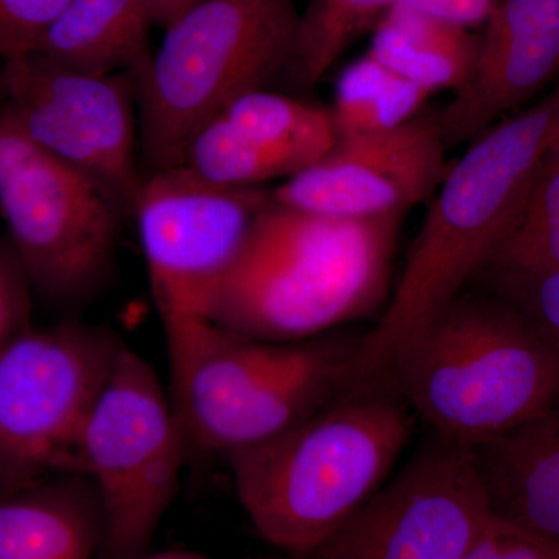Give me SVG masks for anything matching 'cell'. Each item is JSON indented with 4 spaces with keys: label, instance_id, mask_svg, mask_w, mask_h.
<instances>
[{
    "label": "cell",
    "instance_id": "cell-30",
    "mask_svg": "<svg viewBox=\"0 0 559 559\" xmlns=\"http://www.w3.org/2000/svg\"><path fill=\"white\" fill-rule=\"evenodd\" d=\"M135 559H212L205 557V555L197 554V551L190 550H168L162 551V554L142 555V557Z\"/></svg>",
    "mask_w": 559,
    "mask_h": 559
},
{
    "label": "cell",
    "instance_id": "cell-17",
    "mask_svg": "<svg viewBox=\"0 0 559 559\" xmlns=\"http://www.w3.org/2000/svg\"><path fill=\"white\" fill-rule=\"evenodd\" d=\"M153 24L145 0H70L33 53L76 72L135 76L148 64Z\"/></svg>",
    "mask_w": 559,
    "mask_h": 559
},
{
    "label": "cell",
    "instance_id": "cell-26",
    "mask_svg": "<svg viewBox=\"0 0 559 559\" xmlns=\"http://www.w3.org/2000/svg\"><path fill=\"white\" fill-rule=\"evenodd\" d=\"M31 283L5 238H0V348L32 325Z\"/></svg>",
    "mask_w": 559,
    "mask_h": 559
},
{
    "label": "cell",
    "instance_id": "cell-13",
    "mask_svg": "<svg viewBox=\"0 0 559 559\" xmlns=\"http://www.w3.org/2000/svg\"><path fill=\"white\" fill-rule=\"evenodd\" d=\"M440 114H418L393 130L337 138L310 167L272 190L289 207L371 219L401 215L439 190L447 176Z\"/></svg>",
    "mask_w": 559,
    "mask_h": 559
},
{
    "label": "cell",
    "instance_id": "cell-25",
    "mask_svg": "<svg viewBox=\"0 0 559 559\" xmlns=\"http://www.w3.org/2000/svg\"><path fill=\"white\" fill-rule=\"evenodd\" d=\"M70 0H0V60L33 53Z\"/></svg>",
    "mask_w": 559,
    "mask_h": 559
},
{
    "label": "cell",
    "instance_id": "cell-21",
    "mask_svg": "<svg viewBox=\"0 0 559 559\" xmlns=\"http://www.w3.org/2000/svg\"><path fill=\"white\" fill-rule=\"evenodd\" d=\"M396 0H308L285 76L310 91L362 33L371 32Z\"/></svg>",
    "mask_w": 559,
    "mask_h": 559
},
{
    "label": "cell",
    "instance_id": "cell-8",
    "mask_svg": "<svg viewBox=\"0 0 559 559\" xmlns=\"http://www.w3.org/2000/svg\"><path fill=\"white\" fill-rule=\"evenodd\" d=\"M127 347L106 326L62 320L0 348V495L83 473L81 437Z\"/></svg>",
    "mask_w": 559,
    "mask_h": 559
},
{
    "label": "cell",
    "instance_id": "cell-4",
    "mask_svg": "<svg viewBox=\"0 0 559 559\" xmlns=\"http://www.w3.org/2000/svg\"><path fill=\"white\" fill-rule=\"evenodd\" d=\"M389 381L433 436L473 450L559 399V353L502 300L460 294L403 349Z\"/></svg>",
    "mask_w": 559,
    "mask_h": 559
},
{
    "label": "cell",
    "instance_id": "cell-11",
    "mask_svg": "<svg viewBox=\"0 0 559 559\" xmlns=\"http://www.w3.org/2000/svg\"><path fill=\"white\" fill-rule=\"evenodd\" d=\"M134 103L128 73L92 75L36 53L0 66V108L25 138L100 183L127 212L145 178L135 159Z\"/></svg>",
    "mask_w": 559,
    "mask_h": 559
},
{
    "label": "cell",
    "instance_id": "cell-5",
    "mask_svg": "<svg viewBox=\"0 0 559 559\" xmlns=\"http://www.w3.org/2000/svg\"><path fill=\"white\" fill-rule=\"evenodd\" d=\"M170 399L189 450L226 457L272 439L353 385L356 347L248 340L186 320L164 326Z\"/></svg>",
    "mask_w": 559,
    "mask_h": 559
},
{
    "label": "cell",
    "instance_id": "cell-22",
    "mask_svg": "<svg viewBox=\"0 0 559 559\" xmlns=\"http://www.w3.org/2000/svg\"><path fill=\"white\" fill-rule=\"evenodd\" d=\"M559 270V148L540 164L520 216L480 275H538Z\"/></svg>",
    "mask_w": 559,
    "mask_h": 559
},
{
    "label": "cell",
    "instance_id": "cell-1",
    "mask_svg": "<svg viewBox=\"0 0 559 559\" xmlns=\"http://www.w3.org/2000/svg\"><path fill=\"white\" fill-rule=\"evenodd\" d=\"M558 140L559 84L471 142L440 183L384 314L356 345L355 385L388 384L403 349L487 270Z\"/></svg>",
    "mask_w": 559,
    "mask_h": 559
},
{
    "label": "cell",
    "instance_id": "cell-28",
    "mask_svg": "<svg viewBox=\"0 0 559 559\" xmlns=\"http://www.w3.org/2000/svg\"><path fill=\"white\" fill-rule=\"evenodd\" d=\"M503 0H396L395 5L418 11L433 20L465 28L484 27Z\"/></svg>",
    "mask_w": 559,
    "mask_h": 559
},
{
    "label": "cell",
    "instance_id": "cell-33",
    "mask_svg": "<svg viewBox=\"0 0 559 559\" xmlns=\"http://www.w3.org/2000/svg\"><path fill=\"white\" fill-rule=\"evenodd\" d=\"M557 146H558V148H559V140H558V142H557Z\"/></svg>",
    "mask_w": 559,
    "mask_h": 559
},
{
    "label": "cell",
    "instance_id": "cell-7",
    "mask_svg": "<svg viewBox=\"0 0 559 559\" xmlns=\"http://www.w3.org/2000/svg\"><path fill=\"white\" fill-rule=\"evenodd\" d=\"M127 210L90 176L25 138L0 108V216L33 297L84 307L116 271Z\"/></svg>",
    "mask_w": 559,
    "mask_h": 559
},
{
    "label": "cell",
    "instance_id": "cell-23",
    "mask_svg": "<svg viewBox=\"0 0 559 559\" xmlns=\"http://www.w3.org/2000/svg\"><path fill=\"white\" fill-rule=\"evenodd\" d=\"M182 165L223 187H261L301 171L296 160L248 138L219 116L191 138Z\"/></svg>",
    "mask_w": 559,
    "mask_h": 559
},
{
    "label": "cell",
    "instance_id": "cell-15",
    "mask_svg": "<svg viewBox=\"0 0 559 559\" xmlns=\"http://www.w3.org/2000/svg\"><path fill=\"white\" fill-rule=\"evenodd\" d=\"M473 452L492 516L559 544V399Z\"/></svg>",
    "mask_w": 559,
    "mask_h": 559
},
{
    "label": "cell",
    "instance_id": "cell-10",
    "mask_svg": "<svg viewBox=\"0 0 559 559\" xmlns=\"http://www.w3.org/2000/svg\"><path fill=\"white\" fill-rule=\"evenodd\" d=\"M272 200L263 187H223L190 168L151 171L131 213L162 326L207 320Z\"/></svg>",
    "mask_w": 559,
    "mask_h": 559
},
{
    "label": "cell",
    "instance_id": "cell-29",
    "mask_svg": "<svg viewBox=\"0 0 559 559\" xmlns=\"http://www.w3.org/2000/svg\"><path fill=\"white\" fill-rule=\"evenodd\" d=\"M153 22L162 27H168L176 17L187 10L186 0H145Z\"/></svg>",
    "mask_w": 559,
    "mask_h": 559
},
{
    "label": "cell",
    "instance_id": "cell-20",
    "mask_svg": "<svg viewBox=\"0 0 559 559\" xmlns=\"http://www.w3.org/2000/svg\"><path fill=\"white\" fill-rule=\"evenodd\" d=\"M430 95L366 53L337 79L330 109L337 138L399 128L423 112Z\"/></svg>",
    "mask_w": 559,
    "mask_h": 559
},
{
    "label": "cell",
    "instance_id": "cell-14",
    "mask_svg": "<svg viewBox=\"0 0 559 559\" xmlns=\"http://www.w3.org/2000/svg\"><path fill=\"white\" fill-rule=\"evenodd\" d=\"M559 75V0H503L484 25L476 66L443 112L448 150L473 142Z\"/></svg>",
    "mask_w": 559,
    "mask_h": 559
},
{
    "label": "cell",
    "instance_id": "cell-6",
    "mask_svg": "<svg viewBox=\"0 0 559 559\" xmlns=\"http://www.w3.org/2000/svg\"><path fill=\"white\" fill-rule=\"evenodd\" d=\"M299 17L294 0H200L165 27L159 49L132 76L150 173L180 167L205 123L285 75Z\"/></svg>",
    "mask_w": 559,
    "mask_h": 559
},
{
    "label": "cell",
    "instance_id": "cell-16",
    "mask_svg": "<svg viewBox=\"0 0 559 559\" xmlns=\"http://www.w3.org/2000/svg\"><path fill=\"white\" fill-rule=\"evenodd\" d=\"M103 530L87 474H57L0 495V559H97Z\"/></svg>",
    "mask_w": 559,
    "mask_h": 559
},
{
    "label": "cell",
    "instance_id": "cell-31",
    "mask_svg": "<svg viewBox=\"0 0 559 559\" xmlns=\"http://www.w3.org/2000/svg\"><path fill=\"white\" fill-rule=\"evenodd\" d=\"M200 2V0H186V3H187V10L190 9V7H193L194 3H198Z\"/></svg>",
    "mask_w": 559,
    "mask_h": 559
},
{
    "label": "cell",
    "instance_id": "cell-24",
    "mask_svg": "<svg viewBox=\"0 0 559 559\" xmlns=\"http://www.w3.org/2000/svg\"><path fill=\"white\" fill-rule=\"evenodd\" d=\"M498 299L513 308L559 353V270L538 275H487Z\"/></svg>",
    "mask_w": 559,
    "mask_h": 559
},
{
    "label": "cell",
    "instance_id": "cell-12",
    "mask_svg": "<svg viewBox=\"0 0 559 559\" xmlns=\"http://www.w3.org/2000/svg\"><path fill=\"white\" fill-rule=\"evenodd\" d=\"M471 448L433 437L307 559H466L492 521Z\"/></svg>",
    "mask_w": 559,
    "mask_h": 559
},
{
    "label": "cell",
    "instance_id": "cell-2",
    "mask_svg": "<svg viewBox=\"0 0 559 559\" xmlns=\"http://www.w3.org/2000/svg\"><path fill=\"white\" fill-rule=\"evenodd\" d=\"M401 221L337 218L272 197L209 322L248 340L300 342L362 318L388 299Z\"/></svg>",
    "mask_w": 559,
    "mask_h": 559
},
{
    "label": "cell",
    "instance_id": "cell-18",
    "mask_svg": "<svg viewBox=\"0 0 559 559\" xmlns=\"http://www.w3.org/2000/svg\"><path fill=\"white\" fill-rule=\"evenodd\" d=\"M367 53L430 94L465 86L476 66L479 36L395 5L371 31Z\"/></svg>",
    "mask_w": 559,
    "mask_h": 559
},
{
    "label": "cell",
    "instance_id": "cell-27",
    "mask_svg": "<svg viewBox=\"0 0 559 559\" xmlns=\"http://www.w3.org/2000/svg\"><path fill=\"white\" fill-rule=\"evenodd\" d=\"M466 559H559V544L492 518Z\"/></svg>",
    "mask_w": 559,
    "mask_h": 559
},
{
    "label": "cell",
    "instance_id": "cell-9",
    "mask_svg": "<svg viewBox=\"0 0 559 559\" xmlns=\"http://www.w3.org/2000/svg\"><path fill=\"white\" fill-rule=\"evenodd\" d=\"M187 452L170 393L148 360L124 348L81 437V466L105 520L97 559L146 554L178 495Z\"/></svg>",
    "mask_w": 559,
    "mask_h": 559
},
{
    "label": "cell",
    "instance_id": "cell-32",
    "mask_svg": "<svg viewBox=\"0 0 559 559\" xmlns=\"http://www.w3.org/2000/svg\"><path fill=\"white\" fill-rule=\"evenodd\" d=\"M286 559H307V558L297 557V555H289V558H286Z\"/></svg>",
    "mask_w": 559,
    "mask_h": 559
},
{
    "label": "cell",
    "instance_id": "cell-19",
    "mask_svg": "<svg viewBox=\"0 0 559 559\" xmlns=\"http://www.w3.org/2000/svg\"><path fill=\"white\" fill-rule=\"evenodd\" d=\"M219 117L248 138L296 160L301 170L325 156L337 140L330 109L267 90L241 95Z\"/></svg>",
    "mask_w": 559,
    "mask_h": 559
},
{
    "label": "cell",
    "instance_id": "cell-3",
    "mask_svg": "<svg viewBox=\"0 0 559 559\" xmlns=\"http://www.w3.org/2000/svg\"><path fill=\"white\" fill-rule=\"evenodd\" d=\"M412 430L404 400L373 385L226 460L261 538L307 557L382 487Z\"/></svg>",
    "mask_w": 559,
    "mask_h": 559
}]
</instances>
